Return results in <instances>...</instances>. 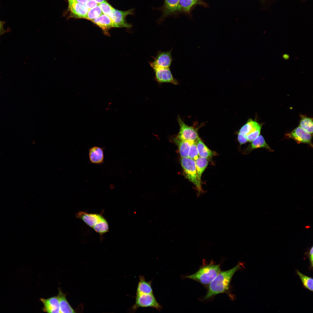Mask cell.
<instances>
[{
    "instance_id": "obj_1",
    "label": "cell",
    "mask_w": 313,
    "mask_h": 313,
    "mask_svg": "<svg viewBox=\"0 0 313 313\" xmlns=\"http://www.w3.org/2000/svg\"><path fill=\"white\" fill-rule=\"evenodd\" d=\"M244 267L243 263L239 262L230 270L220 271L215 278L207 286V292L202 300H209L217 294L222 293L227 294L230 298L234 299V296L231 293V282L234 274Z\"/></svg>"
},
{
    "instance_id": "obj_2",
    "label": "cell",
    "mask_w": 313,
    "mask_h": 313,
    "mask_svg": "<svg viewBox=\"0 0 313 313\" xmlns=\"http://www.w3.org/2000/svg\"><path fill=\"white\" fill-rule=\"evenodd\" d=\"M152 281H147L144 276H140L137 289L135 302L130 309L131 312H134L140 307H151L159 311L162 306L157 301L153 294L152 287Z\"/></svg>"
},
{
    "instance_id": "obj_3",
    "label": "cell",
    "mask_w": 313,
    "mask_h": 313,
    "mask_svg": "<svg viewBox=\"0 0 313 313\" xmlns=\"http://www.w3.org/2000/svg\"><path fill=\"white\" fill-rule=\"evenodd\" d=\"M220 264H216L212 261L203 264L195 273L184 276L185 279H191L207 286L215 278L220 271Z\"/></svg>"
},
{
    "instance_id": "obj_4",
    "label": "cell",
    "mask_w": 313,
    "mask_h": 313,
    "mask_svg": "<svg viewBox=\"0 0 313 313\" xmlns=\"http://www.w3.org/2000/svg\"><path fill=\"white\" fill-rule=\"evenodd\" d=\"M180 162L185 177L195 185L200 194L201 183L198 179L195 160L188 157H181Z\"/></svg>"
},
{
    "instance_id": "obj_5",
    "label": "cell",
    "mask_w": 313,
    "mask_h": 313,
    "mask_svg": "<svg viewBox=\"0 0 313 313\" xmlns=\"http://www.w3.org/2000/svg\"><path fill=\"white\" fill-rule=\"evenodd\" d=\"M177 120L179 126V130L176 137L184 141H196L199 138L197 129L187 125L179 115L177 117Z\"/></svg>"
},
{
    "instance_id": "obj_6",
    "label": "cell",
    "mask_w": 313,
    "mask_h": 313,
    "mask_svg": "<svg viewBox=\"0 0 313 313\" xmlns=\"http://www.w3.org/2000/svg\"><path fill=\"white\" fill-rule=\"evenodd\" d=\"M172 50L164 52L159 51L156 56L152 57L153 61L149 62L151 67L152 68L156 67L170 68L173 61Z\"/></svg>"
},
{
    "instance_id": "obj_7",
    "label": "cell",
    "mask_w": 313,
    "mask_h": 313,
    "mask_svg": "<svg viewBox=\"0 0 313 313\" xmlns=\"http://www.w3.org/2000/svg\"><path fill=\"white\" fill-rule=\"evenodd\" d=\"M155 73V80L159 84L169 83L178 85V81L173 76L170 68L156 67L152 68Z\"/></svg>"
},
{
    "instance_id": "obj_8",
    "label": "cell",
    "mask_w": 313,
    "mask_h": 313,
    "mask_svg": "<svg viewBox=\"0 0 313 313\" xmlns=\"http://www.w3.org/2000/svg\"><path fill=\"white\" fill-rule=\"evenodd\" d=\"M312 135L299 126L290 132L286 134L285 137L287 139H292L298 144L307 143L312 147Z\"/></svg>"
},
{
    "instance_id": "obj_9",
    "label": "cell",
    "mask_w": 313,
    "mask_h": 313,
    "mask_svg": "<svg viewBox=\"0 0 313 313\" xmlns=\"http://www.w3.org/2000/svg\"><path fill=\"white\" fill-rule=\"evenodd\" d=\"M132 10L122 11L114 8L109 17L112 22L113 27H131V25L126 22L125 18L128 15L132 14Z\"/></svg>"
},
{
    "instance_id": "obj_10",
    "label": "cell",
    "mask_w": 313,
    "mask_h": 313,
    "mask_svg": "<svg viewBox=\"0 0 313 313\" xmlns=\"http://www.w3.org/2000/svg\"><path fill=\"white\" fill-rule=\"evenodd\" d=\"M68 2V9L71 16L78 18H86L89 9L85 3L75 2Z\"/></svg>"
},
{
    "instance_id": "obj_11",
    "label": "cell",
    "mask_w": 313,
    "mask_h": 313,
    "mask_svg": "<svg viewBox=\"0 0 313 313\" xmlns=\"http://www.w3.org/2000/svg\"><path fill=\"white\" fill-rule=\"evenodd\" d=\"M76 216L77 218L82 220L87 225L92 228L103 217L100 214L89 213L81 211L77 213Z\"/></svg>"
},
{
    "instance_id": "obj_12",
    "label": "cell",
    "mask_w": 313,
    "mask_h": 313,
    "mask_svg": "<svg viewBox=\"0 0 313 313\" xmlns=\"http://www.w3.org/2000/svg\"><path fill=\"white\" fill-rule=\"evenodd\" d=\"M40 300L43 304L42 310L44 312L60 313L59 302L57 296L47 299L41 298Z\"/></svg>"
},
{
    "instance_id": "obj_13",
    "label": "cell",
    "mask_w": 313,
    "mask_h": 313,
    "mask_svg": "<svg viewBox=\"0 0 313 313\" xmlns=\"http://www.w3.org/2000/svg\"><path fill=\"white\" fill-rule=\"evenodd\" d=\"M101 28L105 34L108 35V31L113 27L112 23L110 18L105 14H102L98 17L92 21Z\"/></svg>"
},
{
    "instance_id": "obj_14",
    "label": "cell",
    "mask_w": 313,
    "mask_h": 313,
    "mask_svg": "<svg viewBox=\"0 0 313 313\" xmlns=\"http://www.w3.org/2000/svg\"><path fill=\"white\" fill-rule=\"evenodd\" d=\"M89 158L91 162L95 164H100L103 162L104 158L103 149L97 146H93L89 150Z\"/></svg>"
},
{
    "instance_id": "obj_15",
    "label": "cell",
    "mask_w": 313,
    "mask_h": 313,
    "mask_svg": "<svg viewBox=\"0 0 313 313\" xmlns=\"http://www.w3.org/2000/svg\"><path fill=\"white\" fill-rule=\"evenodd\" d=\"M174 143L177 145L181 157H188L190 147L193 142L181 140L176 136L172 139Z\"/></svg>"
},
{
    "instance_id": "obj_16",
    "label": "cell",
    "mask_w": 313,
    "mask_h": 313,
    "mask_svg": "<svg viewBox=\"0 0 313 313\" xmlns=\"http://www.w3.org/2000/svg\"><path fill=\"white\" fill-rule=\"evenodd\" d=\"M57 296L59 302L60 313L75 312L67 301L65 295L60 289H59Z\"/></svg>"
},
{
    "instance_id": "obj_17",
    "label": "cell",
    "mask_w": 313,
    "mask_h": 313,
    "mask_svg": "<svg viewBox=\"0 0 313 313\" xmlns=\"http://www.w3.org/2000/svg\"><path fill=\"white\" fill-rule=\"evenodd\" d=\"M261 127V124L250 119L239 130V133L246 137L248 134Z\"/></svg>"
},
{
    "instance_id": "obj_18",
    "label": "cell",
    "mask_w": 313,
    "mask_h": 313,
    "mask_svg": "<svg viewBox=\"0 0 313 313\" xmlns=\"http://www.w3.org/2000/svg\"><path fill=\"white\" fill-rule=\"evenodd\" d=\"M196 144L199 156L208 159L213 155V152L208 148L199 137L196 141Z\"/></svg>"
},
{
    "instance_id": "obj_19",
    "label": "cell",
    "mask_w": 313,
    "mask_h": 313,
    "mask_svg": "<svg viewBox=\"0 0 313 313\" xmlns=\"http://www.w3.org/2000/svg\"><path fill=\"white\" fill-rule=\"evenodd\" d=\"M195 164L198 179L201 183V177L202 174L208 163V159L199 156L195 160Z\"/></svg>"
},
{
    "instance_id": "obj_20",
    "label": "cell",
    "mask_w": 313,
    "mask_h": 313,
    "mask_svg": "<svg viewBox=\"0 0 313 313\" xmlns=\"http://www.w3.org/2000/svg\"><path fill=\"white\" fill-rule=\"evenodd\" d=\"M260 148H264L269 151H273L266 142L263 136L261 135H259L252 141L250 149V150Z\"/></svg>"
},
{
    "instance_id": "obj_21",
    "label": "cell",
    "mask_w": 313,
    "mask_h": 313,
    "mask_svg": "<svg viewBox=\"0 0 313 313\" xmlns=\"http://www.w3.org/2000/svg\"><path fill=\"white\" fill-rule=\"evenodd\" d=\"M299 126L308 133H313V119L306 116L302 115Z\"/></svg>"
},
{
    "instance_id": "obj_22",
    "label": "cell",
    "mask_w": 313,
    "mask_h": 313,
    "mask_svg": "<svg viewBox=\"0 0 313 313\" xmlns=\"http://www.w3.org/2000/svg\"><path fill=\"white\" fill-rule=\"evenodd\" d=\"M179 0H165L164 11L166 15L178 11Z\"/></svg>"
},
{
    "instance_id": "obj_23",
    "label": "cell",
    "mask_w": 313,
    "mask_h": 313,
    "mask_svg": "<svg viewBox=\"0 0 313 313\" xmlns=\"http://www.w3.org/2000/svg\"><path fill=\"white\" fill-rule=\"evenodd\" d=\"M92 228L97 233L102 235L109 231L108 224L107 220L103 217Z\"/></svg>"
},
{
    "instance_id": "obj_24",
    "label": "cell",
    "mask_w": 313,
    "mask_h": 313,
    "mask_svg": "<svg viewBox=\"0 0 313 313\" xmlns=\"http://www.w3.org/2000/svg\"><path fill=\"white\" fill-rule=\"evenodd\" d=\"M296 272L297 274L299 277L304 287L312 292H313V278L303 274L297 270H296Z\"/></svg>"
},
{
    "instance_id": "obj_25",
    "label": "cell",
    "mask_w": 313,
    "mask_h": 313,
    "mask_svg": "<svg viewBox=\"0 0 313 313\" xmlns=\"http://www.w3.org/2000/svg\"><path fill=\"white\" fill-rule=\"evenodd\" d=\"M198 0H179L178 11L189 12L192 7L196 4Z\"/></svg>"
},
{
    "instance_id": "obj_26",
    "label": "cell",
    "mask_w": 313,
    "mask_h": 313,
    "mask_svg": "<svg viewBox=\"0 0 313 313\" xmlns=\"http://www.w3.org/2000/svg\"><path fill=\"white\" fill-rule=\"evenodd\" d=\"M103 14L101 9L99 5L90 9L87 14L85 19L91 21L97 19Z\"/></svg>"
},
{
    "instance_id": "obj_27",
    "label": "cell",
    "mask_w": 313,
    "mask_h": 313,
    "mask_svg": "<svg viewBox=\"0 0 313 313\" xmlns=\"http://www.w3.org/2000/svg\"><path fill=\"white\" fill-rule=\"evenodd\" d=\"M199 156L196 141L193 142L191 145L188 157L195 160Z\"/></svg>"
},
{
    "instance_id": "obj_28",
    "label": "cell",
    "mask_w": 313,
    "mask_h": 313,
    "mask_svg": "<svg viewBox=\"0 0 313 313\" xmlns=\"http://www.w3.org/2000/svg\"><path fill=\"white\" fill-rule=\"evenodd\" d=\"M99 4L103 13L109 17L114 8L105 1Z\"/></svg>"
},
{
    "instance_id": "obj_29",
    "label": "cell",
    "mask_w": 313,
    "mask_h": 313,
    "mask_svg": "<svg viewBox=\"0 0 313 313\" xmlns=\"http://www.w3.org/2000/svg\"><path fill=\"white\" fill-rule=\"evenodd\" d=\"M261 128V127H260L258 128L254 131L247 135L246 137L248 141L252 142L256 139L260 135Z\"/></svg>"
},
{
    "instance_id": "obj_30",
    "label": "cell",
    "mask_w": 313,
    "mask_h": 313,
    "mask_svg": "<svg viewBox=\"0 0 313 313\" xmlns=\"http://www.w3.org/2000/svg\"><path fill=\"white\" fill-rule=\"evenodd\" d=\"M313 246L309 249V251L307 253V255L309 258L310 263V268L312 270L313 268Z\"/></svg>"
},
{
    "instance_id": "obj_31",
    "label": "cell",
    "mask_w": 313,
    "mask_h": 313,
    "mask_svg": "<svg viewBox=\"0 0 313 313\" xmlns=\"http://www.w3.org/2000/svg\"><path fill=\"white\" fill-rule=\"evenodd\" d=\"M85 4L90 10L92 9L97 6L98 3L94 0H89Z\"/></svg>"
},
{
    "instance_id": "obj_32",
    "label": "cell",
    "mask_w": 313,
    "mask_h": 313,
    "mask_svg": "<svg viewBox=\"0 0 313 313\" xmlns=\"http://www.w3.org/2000/svg\"><path fill=\"white\" fill-rule=\"evenodd\" d=\"M238 139L239 142L241 144H244L248 141L246 137L239 132L238 134Z\"/></svg>"
},
{
    "instance_id": "obj_33",
    "label": "cell",
    "mask_w": 313,
    "mask_h": 313,
    "mask_svg": "<svg viewBox=\"0 0 313 313\" xmlns=\"http://www.w3.org/2000/svg\"><path fill=\"white\" fill-rule=\"evenodd\" d=\"M5 22L0 20V36L4 34L7 31L4 29L3 25Z\"/></svg>"
},
{
    "instance_id": "obj_34",
    "label": "cell",
    "mask_w": 313,
    "mask_h": 313,
    "mask_svg": "<svg viewBox=\"0 0 313 313\" xmlns=\"http://www.w3.org/2000/svg\"><path fill=\"white\" fill-rule=\"evenodd\" d=\"M89 0H68V2H75L82 3H86Z\"/></svg>"
},
{
    "instance_id": "obj_35",
    "label": "cell",
    "mask_w": 313,
    "mask_h": 313,
    "mask_svg": "<svg viewBox=\"0 0 313 313\" xmlns=\"http://www.w3.org/2000/svg\"><path fill=\"white\" fill-rule=\"evenodd\" d=\"M95 0L98 4H100L104 1H105V0Z\"/></svg>"
}]
</instances>
